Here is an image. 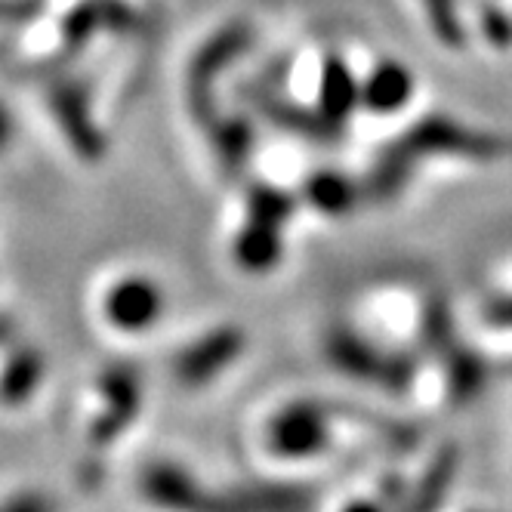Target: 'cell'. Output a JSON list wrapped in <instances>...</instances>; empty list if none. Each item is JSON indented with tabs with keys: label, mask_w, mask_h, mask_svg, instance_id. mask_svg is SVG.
<instances>
[{
	"label": "cell",
	"mask_w": 512,
	"mask_h": 512,
	"mask_svg": "<svg viewBox=\"0 0 512 512\" xmlns=\"http://www.w3.org/2000/svg\"><path fill=\"white\" fill-rule=\"evenodd\" d=\"M417 167L432 158H457L469 164H497L512 155V142L503 133L472 127L454 115L429 112L417 118L398 139H392Z\"/></svg>",
	"instance_id": "cell-1"
},
{
	"label": "cell",
	"mask_w": 512,
	"mask_h": 512,
	"mask_svg": "<svg viewBox=\"0 0 512 512\" xmlns=\"http://www.w3.org/2000/svg\"><path fill=\"white\" fill-rule=\"evenodd\" d=\"M253 41H256L253 25L244 19H232L198 44V50L186 65V108L195 124L204 127L223 112L219 108V84L250 53Z\"/></svg>",
	"instance_id": "cell-2"
},
{
	"label": "cell",
	"mask_w": 512,
	"mask_h": 512,
	"mask_svg": "<svg viewBox=\"0 0 512 512\" xmlns=\"http://www.w3.org/2000/svg\"><path fill=\"white\" fill-rule=\"evenodd\" d=\"M324 358L343 377L380 386L392 395L408 392L417 377V361L408 352H386L349 324H334L324 334Z\"/></svg>",
	"instance_id": "cell-3"
},
{
	"label": "cell",
	"mask_w": 512,
	"mask_h": 512,
	"mask_svg": "<svg viewBox=\"0 0 512 512\" xmlns=\"http://www.w3.org/2000/svg\"><path fill=\"white\" fill-rule=\"evenodd\" d=\"M47 102H50L53 121L59 124L65 142L71 145V152L84 164H99L105 158L108 142L93 115L90 90L75 78H56L47 87Z\"/></svg>",
	"instance_id": "cell-4"
},
{
	"label": "cell",
	"mask_w": 512,
	"mask_h": 512,
	"mask_svg": "<svg viewBox=\"0 0 512 512\" xmlns=\"http://www.w3.org/2000/svg\"><path fill=\"white\" fill-rule=\"evenodd\" d=\"M331 445V414L318 401H290L266 423V448L281 460H306Z\"/></svg>",
	"instance_id": "cell-5"
},
{
	"label": "cell",
	"mask_w": 512,
	"mask_h": 512,
	"mask_svg": "<svg viewBox=\"0 0 512 512\" xmlns=\"http://www.w3.org/2000/svg\"><path fill=\"white\" fill-rule=\"evenodd\" d=\"M99 398H102V411L96 414L90 426V448L96 454H102L108 445H115L121 432L136 420L139 405H142L139 371L127 361L108 364L99 374Z\"/></svg>",
	"instance_id": "cell-6"
},
{
	"label": "cell",
	"mask_w": 512,
	"mask_h": 512,
	"mask_svg": "<svg viewBox=\"0 0 512 512\" xmlns=\"http://www.w3.org/2000/svg\"><path fill=\"white\" fill-rule=\"evenodd\" d=\"M244 349H247V334L241 327L219 324L204 337L179 349V355L173 361V374L186 389H201L210 380H216L219 374H226L241 358Z\"/></svg>",
	"instance_id": "cell-7"
},
{
	"label": "cell",
	"mask_w": 512,
	"mask_h": 512,
	"mask_svg": "<svg viewBox=\"0 0 512 512\" xmlns=\"http://www.w3.org/2000/svg\"><path fill=\"white\" fill-rule=\"evenodd\" d=\"M167 297L155 278L149 275H124L118 278L102 300L105 321L121 334H142L155 327L164 315Z\"/></svg>",
	"instance_id": "cell-8"
},
{
	"label": "cell",
	"mask_w": 512,
	"mask_h": 512,
	"mask_svg": "<svg viewBox=\"0 0 512 512\" xmlns=\"http://www.w3.org/2000/svg\"><path fill=\"white\" fill-rule=\"evenodd\" d=\"M253 90H247L250 105L260 112L272 127L290 133V136H300L306 142L315 145H337L343 139V130H337L334 124H327L315 105H300V102H290L281 93L260 87V84H250Z\"/></svg>",
	"instance_id": "cell-9"
},
{
	"label": "cell",
	"mask_w": 512,
	"mask_h": 512,
	"mask_svg": "<svg viewBox=\"0 0 512 512\" xmlns=\"http://www.w3.org/2000/svg\"><path fill=\"white\" fill-rule=\"evenodd\" d=\"M136 25V13L124 0H84L62 22V50L78 53L99 34H124Z\"/></svg>",
	"instance_id": "cell-10"
},
{
	"label": "cell",
	"mask_w": 512,
	"mask_h": 512,
	"mask_svg": "<svg viewBox=\"0 0 512 512\" xmlns=\"http://www.w3.org/2000/svg\"><path fill=\"white\" fill-rule=\"evenodd\" d=\"M210 155L216 161V170L238 179L256 149V124L244 112H219L210 124H204Z\"/></svg>",
	"instance_id": "cell-11"
},
{
	"label": "cell",
	"mask_w": 512,
	"mask_h": 512,
	"mask_svg": "<svg viewBox=\"0 0 512 512\" xmlns=\"http://www.w3.org/2000/svg\"><path fill=\"white\" fill-rule=\"evenodd\" d=\"M414 93H417L414 71L398 59H380L368 75L361 78V108L377 118L405 112Z\"/></svg>",
	"instance_id": "cell-12"
},
{
	"label": "cell",
	"mask_w": 512,
	"mask_h": 512,
	"mask_svg": "<svg viewBox=\"0 0 512 512\" xmlns=\"http://www.w3.org/2000/svg\"><path fill=\"white\" fill-rule=\"evenodd\" d=\"M142 494L170 512H213V494L173 463H152L142 472Z\"/></svg>",
	"instance_id": "cell-13"
},
{
	"label": "cell",
	"mask_w": 512,
	"mask_h": 512,
	"mask_svg": "<svg viewBox=\"0 0 512 512\" xmlns=\"http://www.w3.org/2000/svg\"><path fill=\"white\" fill-rule=\"evenodd\" d=\"M318 115L334 124L337 130H346L352 115L361 108V78L349 68L343 56H327L321 62V75H318V93L315 102Z\"/></svg>",
	"instance_id": "cell-14"
},
{
	"label": "cell",
	"mask_w": 512,
	"mask_h": 512,
	"mask_svg": "<svg viewBox=\"0 0 512 512\" xmlns=\"http://www.w3.org/2000/svg\"><path fill=\"white\" fill-rule=\"evenodd\" d=\"M297 198L303 207H309L312 213L327 216V219H343L364 204L361 179H355L343 170H334V167L309 173L303 179Z\"/></svg>",
	"instance_id": "cell-15"
},
{
	"label": "cell",
	"mask_w": 512,
	"mask_h": 512,
	"mask_svg": "<svg viewBox=\"0 0 512 512\" xmlns=\"http://www.w3.org/2000/svg\"><path fill=\"white\" fill-rule=\"evenodd\" d=\"M315 491L306 485H244L229 494H213V512H312Z\"/></svg>",
	"instance_id": "cell-16"
},
{
	"label": "cell",
	"mask_w": 512,
	"mask_h": 512,
	"mask_svg": "<svg viewBox=\"0 0 512 512\" xmlns=\"http://www.w3.org/2000/svg\"><path fill=\"white\" fill-rule=\"evenodd\" d=\"M232 263L247 275L275 272L284 263V229L247 216L232 238Z\"/></svg>",
	"instance_id": "cell-17"
},
{
	"label": "cell",
	"mask_w": 512,
	"mask_h": 512,
	"mask_svg": "<svg viewBox=\"0 0 512 512\" xmlns=\"http://www.w3.org/2000/svg\"><path fill=\"white\" fill-rule=\"evenodd\" d=\"M457 466H460V454L454 445H445L442 451H435L429 466L420 472L417 485L405 494L401 512H438V506H442L445 497L451 494V485L457 479Z\"/></svg>",
	"instance_id": "cell-18"
},
{
	"label": "cell",
	"mask_w": 512,
	"mask_h": 512,
	"mask_svg": "<svg viewBox=\"0 0 512 512\" xmlns=\"http://www.w3.org/2000/svg\"><path fill=\"white\" fill-rule=\"evenodd\" d=\"M44 371H47V361L38 349L34 346L16 349L7 358L4 371H0V405H7V408L25 405V401L38 392Z\"/></svg>",
	"instance_id": "cell-19"
},
{
	"label": "cell",
	"mask_w": 512,
	"mask_h": 512,
	"mask_svg": "<svg viewBox=\"0 0 512 512\" xmlns=\"http://www.w3.org/2000/svg\"><path fill=\"white\" fill-rule=\"evenodd\" d=\"M445 374H448V392L454 401H472L475 395H479L488 383V364L482 361L479 352L472 349H463V346H451L445 355Z\"/></svg>",
	"instance_id": "cell-20"
},
{
	"label": "cell",
	"mask_w": 512,
	"mask_h": 512,
	"mask_svg": "<svg viewBox=\"0 0 512 512\" xmlns=\"http://www.w3.org/2000/svg\"><path fill=\"white\" fill-rule=\"evenodd\" d=\"M300 210V198L294 192H287L275 182H253V186L244 192V213L250 219H263V223H272L278 229H287L290 219Z\"/></svg>",
	"instance_id": "cell-21"
},
{
	"label": "cell",
	"mask_w": 512,
	"mask_h": 512,
	"mask_svg": "<svg viewBox=\"0 0 512 512\" xmlns=\"http://www.w3.org/2000/svg\"><path fill=\"white\" fill-rule=\"evenodd\" d=\"M432 38L445 50H463L469 44V28L460 13V0H420Z\"/></svg>",
	"instance_id": "cell-22"
},
{
	"label": "cell",
	"mask_w": 512,
	"mask_h": 512,
	"mask_svg": "<svg viewBox=\"0 0 512 512\" xmlns=\"http://www.w3.org/2000/svg\"><path fill=\"white\" fill-rule=\"evenodd\" d=\"M454 343H457L454 315H451V309H448V303L442 297H435V300L426 303L423 318H420V346H423V352L442 358Z\"/></svg>",
	"instance_id": "cell-23"
},
{
	"label": "cell",
	"mask_w": 512,
	"mask_h": 512,
	"mask_svg": "<svg viewBox=\"0 0 512 512\" xmlns=\"http://www.w3.org/2000/svg\"><path fill=\"white\" fill-rule=\"evenodd\" d=\"M482 34L485 41L494 44V47H512V16L503 13V10H485L482 13Z\"/></svg>",
	"instance_id": "cell-24"
},
{
	"label": "cell",
	"mask_w": 512,
	"mask_h": 512,
	"mask_svg": "<svg viewBox=\"0 0 512 512\" xmlns=\"http://www.w3.org/2000/svg\"><path fill=\"white\" fill-rule=\"evenodd\" d=\"M485 321L494 324V327H503V331H512V294L494 297L485 306Z\"/></svg>",
	"instance_id": "cell-25"
},
{
	"label": "cell",
	"mask_w": 512,
	"mask_h": 512,
	"mask_svg": "<svg viewBox=\"0 0 512 512\" xmlns=\"http://www.w3.org/2000/svg\"><path fill=\"white\" fill-rule=\"evenodd\" d=\"M0 512H53V503L44 494H19L0 503Z\"/></svg>",
	"instance_id": "cell-26"
},
{
	"label": "cell",
	"mask_w": 512,
	"mask_h": 512,
	"mask_svg": "<svg viewBox=\"0 0 512 512\" xmlns=\"http://www.w3.org/2000/svg\"><path fill=\"white\" fill-rule=\"evenodd\" d=\"M16 136V124H13V115L10 108L4 105V99H0V155H4L10 149V142Z\"/></svg>",
	"instance_id": "cell-27"
},
{
	"label": "cell",
	"mask_w": 512,
	"mask_h": 512,
	"mask_svg": "<svg viewBox=\"0 0 512 512\" xmlns=\"http://www.w3.org/2000/svg\"><path fill=\"white\" fill-rule=\"evenodd\" d=\"M343 512H389V506L377 497V500H352L349 506H343Z\"/></svg>",
	"instance_id": "cell-28"
},
{
	"label": "cell",
	"mask_w": 512,
	"mask_h": 512,
	"mask_svg": "<svg viewBox=\"0 0 512 512\" xmlns=\"http://www.w3.org/2000/svg\"><path fill=\"white\" fill-rule=\"evenodd\" d=\"M13 337V318L10 315H0V346Z\"/></svg>",
	"instance_id": "cell-29"
}]
</instances>
